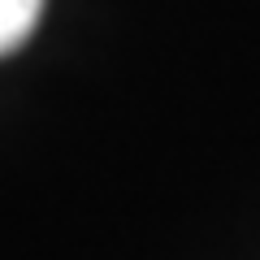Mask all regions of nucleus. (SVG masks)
I'll use <instances>...</instances> for the list:
<instances>
[{"label": "nucleus", "instance_id": "1", "mask_svg": "<svg viewBox=\"0 0 260 260\" xmlns=\"http://www.w3.org/2000/svg\"><path fill=\"white\" fill-rule=\"evenodd\" d=\"M39 13H44V0H0V56L26 44Z\"/></svg>", "mask_w": 260, "mask_h": 260}]
</instances>
